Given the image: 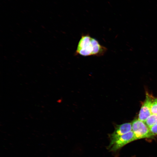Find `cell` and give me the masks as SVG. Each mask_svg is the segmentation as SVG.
Wrapping results in <instances>:
<instances>
[{
  "label": "cell",
  "mask_w": 157,
  "mask_h": 157,
  "mask_svg": "<svg viewBox=\"0 0 157 157\" xmlns=\"http://www.w3.org/2000/svg\"><path fill=\"white\" fill-rule=\"evenodd\" d=\"M107 50V48L101 45L95 38L88 34H83L78 42L75 54L100 56L104 55Z\"/></svg>",
  "instance_id": "obj_1"
},
{
  "label": "cell",
  "mask_w": 157,
  "mask_h": 157,
  "mask_svg": "<svg viewBox=\"0 0 157 157\" xmlns=\"http://www.w3.org/2000/svg\"><path fill=\"white\" fill-rule=\"evenodd\" d=\"M132 123V131L136 140L141 139L151 138L153 137L149 128L144 122L138 119H135Z\"/></svg>",
  "instance_id": "obj_2"
},
{
  "label": "cell",
  "mask_w": 157,
  "mask_h": 157,
  "mask_svg": "<svg viewBox=\"0 0 157 157\" xmlns=\"http://www.w3.org/2000/svg\"><path fill=\"white\" fill-rule=\"evenodd\" d=\"M136 140L133 131H131L119 137L116 141L107 147L110 151L115 152L127 144Z\"/></svg>",
  "instance_id": "obj_3"
},
{
  "label": "cell",
  "mask_w": 157,
  "mask_h": 157,
  "mask_svg": "<svg viewBox=\"0 0 157 157\" xmlns=\"http://www.w3.org/2000/svg\"><path fill=\"white\" fill-rule=\"evenodd\" d=\"M132 131V123H126L120 125H116L113 133L109 134L110 140L109 145H111L122 135Z\"/></svg>",
  "instance_id": "obj_4"
},
{
  "label": "cell",
  "mask_w": 157,
  "mask_h": 157,
  "mask_svg": "<svg viewBox=\"0 0 157 157\" xmlns=\"http://www.w3.org/2000/svg\"><path fill=\"white\" fill-rule=\"evenodd\" d=\"M154 98L151 95L146 93V98L140 110L138 119L144 122L151 114V108Z\"/></svg>",
  "instance_id": "obj_5"
},
{
  "label": "cell",
  "mask_w": 157,
  "mask_h": 157,
  "mask_svg": "<svg viewBox=\"0 0 157 157\" xmlns=\"http://www.w3.org/2000/svg\"><path fill=\"white\" fill-rule=\"evenodd\" d=\"M144 122L149 128L157 124V114H151Z\"/></svg>",
  "instance_id": "obj_6"
},
{
  "label": "cell",
  "mask_w": 157,
  "mask_h": 157,
  "mask_svg": "<svg viewBox=\"0 0 157 157\" xmlns=\"http://www.w3.org/2000/svg\"><path fill=\"white\" fill-rule=\"evenodd\" d=\"M151 112V114H157V98H154L152 102Z\"/></svg>",
  "instance_id": "obj_7"
},
{
  "label": "cell",
  "mask_w": 157,
  "mask_h": 157,
  "mask_svg": "<svg viewBox=\"0 0 157 157\" xmlns=\"http://www.w3.org/2000/svg\"><path fill=\"white\" fill-rule=\"evenodd\" d=\"M150 132L154 136L157 135V124H156L149 128Z\"/></svg>",
  "instance_id": "obj_8"
}]
</instances>
